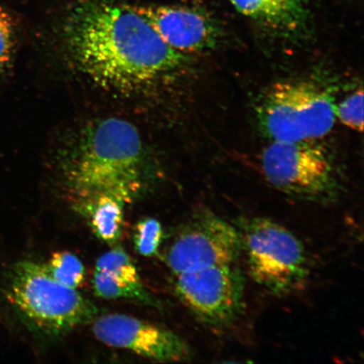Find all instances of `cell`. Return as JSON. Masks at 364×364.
Returning <instances> with one entry per match:
<instances>
[{
    "mask_svg": "<svg viewBox=\"0 0 364 364\" xmlns=\"http://www.w3.org/2000/svg\"><path fill=\"white\" fill-rule=\"evenodd\" d=\"M63 40L82 74L122 95L156 92L188 62L133 7L107 0L76 3L66 18Z\"/></svg>",
    "mask_w": 364,
    "mask_h": 364,
    "instance_id": "6da1fadb",
    "label": "cell"
},
{
    "mask_svg": "<svg viewBox=\"0 0 364 364\" xmlns=\"http://www.w3.org/2000/svg\"><path fill=\"white\" fill-rule=\"evenodd\" d=\"M147 158L138 129L121 118L86 126L65 159L68 188L78 198L113 196L130 203L142 189Z\"/></svg>",
    "mask_w": 364,
    "mask_h": 364,
    "instance_id": "7a4b0ae2",
    "label": "cell"
},
{
    "mask_svg": "<svg viewBox=\"0 0 364 364\" xmlns=\"http://www.w3.org/2000/svg\"><path fill=\"white\" fill-rule=\"evenodd\" d=\"M7 296L28 324L50 336L65 334L97 317L93 302L58 283L46 265L33 261L18 262L9 272Z\"/></svg>",
    "mask_w": 364,
    "mask_h": 364,
    "instance_id": "3957f363",
    "label": "cell"
},
{
    "mask_svg": "<svg viewBox=\"0 0 364 364\" xmlns=\"http://www.w3.org/2000/svg\"><path fill=\"white\" fill-rule=\"evenodd\" d=\"M237 229L241 252L257 284L277 296L302 288L309 276L307 254L292 232L262 217L245 218Z\"/></svg>",
    "mask_w": 364,
    "mask_h": 364,
    "instance_id": "277c9868",
    "label": "cell"
},
{
    "mask_svg": "<svg viewBox=\"0 0 364 364\" xmlns=\"http://www.w3.org/2000/svg\"><path fill=\"white\" fill-rule=\"evenodd\" d=\"M258 119L272 142L318 140L333 129L335 104L329 93L311 82H279L264 95Z\"/></svg>",
    "mask_w": 364,
    "mask_h": 364,
    "instance_id": "5b68a950",
    "label": "cell"
},
{
    "mask_svg": "<svg viewBox=\"0 0 364 364\" xmlns=\"http://www.w3.org/2000/svg\"><path fill=\"white\" fill-rule=\"evenodd\" d=\"M260 163L267 182L291 197L324 203L338 195L340 185L334 163L316 140L271 141L263 150Z\"/></svg>",
    "mask_w": 364,
    "mask_h": 364,
    "instance_id": "8992f818",
    "label": "cell"
},
{
    "mask_svg": "<svg viewBox=\"0 0 364 364\" xmlns=\"http://www.w3.org/2000/svg\"><path fill=\"white\" fill-rule=\"evenodd\" d=\"M237 227L208 210L191 218L173 240L166 262L174 274L237 263L241 255Z\"/></svg>",
    "mask_w": 364,
    "mask_h": 364,
    "instance_id": "52a82bcc",
    "label": "cell"
},
{
    "mask_svg": "<svg viewBox=\"0 0 364 364\" xmlns=\"http://www.w3.org/2000/svg\"><path fill=\"white\" fill-rule=\"evenodd\" d=\"M177 295L200 320L225 327L242 313L245 279L236 263L176 275Z\"/></svg>",
    "mask_w": 364,
    "mask_h": 364,
    "instance_id": "ba28073f",
    "label": "cell"
},
{
    "mask_svg": "<svg viewBox=\"0 0 364 364\" xmlns=\"http://www.w3.org/2000/svg\"><path fill=\"white\" fill-rule=\"evenodd\" d=\"M93 333L109 347L129 350L159 362H182L189 359L188 343L174 332L121 314L95 318Z\"/></svg>",
    "mask_w": 364,
    "mask_h": 364,
    "instance_id": "9c48e42d",
    "label": "cell"
},
{
    "mask_svg": "<svg viewBox=\"0 0 364 364\" xmlns=\"http://www.w3.org/2000/svg\"><path fill=\"white\" fill-rule=\"evenodd\" d=\"M161 39L181 53L211 51L220 45L222 31L208 14L195 7L132 6Z\"/></svg>",
    "mask_w": 364,
    "mask_h": 364,
    "instance_id": "30bf717a",
    "label": "cell"
},
{
    "mask_svg": "<svg viewBox=\"0 0 364 364\" xmlns=\"http://www.w3.org/2000/svg\"><path fill=\"white\" fill-rule=\"evenodd\" d=\"M230 2L242 15L286 38H297L308 30L307 0H230Z\"/></svg>",
    "mask_w": 364,
    "mask_h": 364,
    "instance_id": "8fae6325",
    "label": "cell"
},
{
    "mask_svg": "<svg viewBox=\"0 0 364 364\" xmlns=\"http://www.w3.org/2000/svg\"><path fill=\"white\" fill-rule=\"evenodd\" d=\"M124 204L112 195L100 193L78 198L77 209L88 218L97 238L113 245L121 239L124 230Z\"/></svg>",
    "mask_w": 364,
    "mask_h": 364,
    "instance_id": "7c38bea8",
    "label": "cell"
},
{
    "mask_svg": "<svg viewBox=\"0 0 364 364\" xmlns=\"http://www.w3.org/2000/svg\"><path fill=\"white\" fill-rule=\"evenodd\" d=\"M95 295L107 299H125L156 306V299L144 288L143 284L127 283L108 273L95 271L92 277Z\"/></svg>",
    "mask_w": 364,
    "mask_h": 364,
    "instance_id": "4fadbf2b",
    "label": "cell"
},
{
    "mask_svg": "<svg viewBox=\"0 0 364 364\" xmlns=\"http://www.w3.org/2000/svg\"><path fill=\"white\" fill-rule=\"evenodd\" d=\"M46 267L54 279L68 288L77 289L84 284V264L74 254L68 252L53 253Z\"/></svg>",
    "mask_w": 364,
    "mask_h": 364,
    "instance_id": "5bb4252c",
    "label": "cell"
},
{
    "mask_svg": "<svg viewBox=\"0 0 364 364\" xmlns=\"http://www.w3.org/2000/svg\"><path fill=\"white\" fill-rule=\"evenodd\" d=\"M95 271L108 273L127 283L142 284L134 263L129 254L120 247L114 248L100 257L95 265Z\"/></svg>",
    "mask_w": 364,
    "mask_h": 364,
    "instance_id": "9a60e30c",
    "label": "cell"
},
{
    "mask_svg": "<svg viewBox=\"0 0 364 364\" xmlns=\"http://www.w3.org/2000/svg\"><path fill=\"white\" fill-rule=\"evenodd\" d=\"M16 43L15 21L11 13L0 4V81L11 70Z\"/></svg>",
    "mask_w": 364,
    "mask_h": 364,
    "instance_id": "2e32d148",
    "label": "cell"
},
{
    "mask_svg": "<svg viewBox=\"0 0 364 364\" xmlns=\"http://www.w3.org/2000/svg\"><path fill=\"white\" fill-rule=\"evenodd\" d=\"M162 238V226L156 218H144L135 227V250L141 256L150 257L156 255Z\"/></svg>",
    "mask_w": 364,
    "mask_h": 364,
    "instance_id": "e0dca14e",
    "label": "cell"
},
{
    "mask_svg": "<svg viewBox=\"0 0 364 364\" xmlns=\"http://www.w3.org/2000/svg\"><path fill=\"white\" fill-rule=\"evenodd\" d=\"M336 118L354 131L362 133L363 130V91H353L343 100L338 106L335 105Z\"/></svg>",
    "mask_w": 364,
    "mask_h": 364,
    "instance_id": "ac0fdd59",
    "label": "cell"
}]
</instances>
